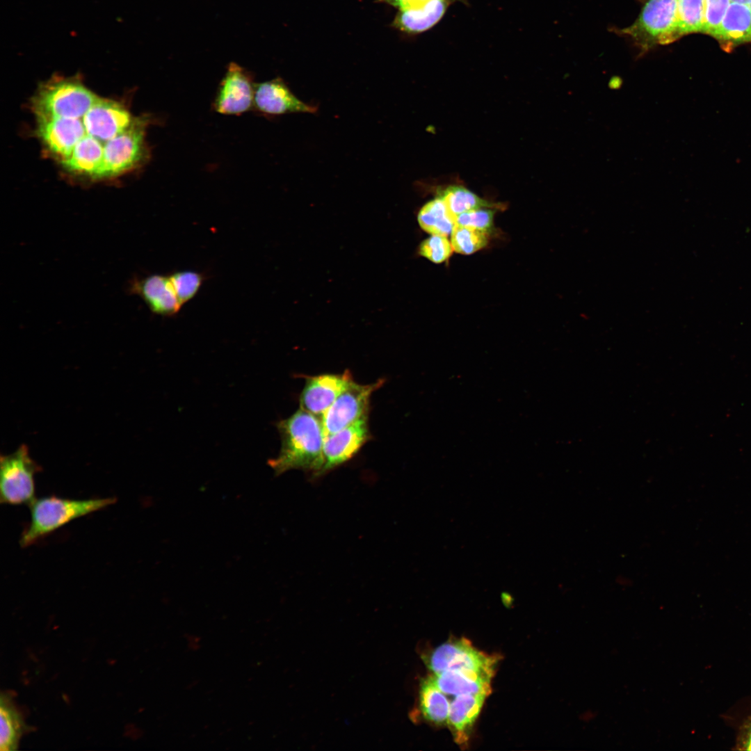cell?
Instances as JSON below:
<instances>
[{"label":"cell","instance_id":"7402d4cb","mask_svg":"<svg viewBox=\"0 0 751 751\" xmlns=\"http://www.w3.org/2000/svg\"><path fill=\"white\" fill-rule=\"evenodd\" d=\"M168 275L181 306L197 294L206 279L204 273L193 270H177Z\"/></svg>","mask_w":751,"mask_h":751},{"label":"cell","instance_id":"4dcf8cb0","mask_svg":"<svg viewBox=\"0 0 751 751\" xmlns=\"http://www.w3.org/2000/svg\"><path fill=\"white\" fill-rule=\"evenodd\" d=\"M730 1H732V2H734V3H738L745 4V5H750L751 4V0H730Z\"/></svg>","mask_w":751,"mask_h":751},{"label":"cell","instance_id":"e0dca14e","mask_svg":"<svg viewBox=\"0 0 751 751\" xmlns=\"http://www.w3.org/2000/svg\"><path fill=\"white\" fill-rule=\"evenodd\" d=\"M26 729L21 714L13 706L8 695L0 699V750H15L21 736Z\"/></svg>","mask_w":751,"mask_h":751},{"label":"cell","instance_id":"7c38bea8","mask_svg":"<svg viewBox=\"0 0 751 751\" xmlns=\"http://www.w3.org/2000/svg\"><path fill=\"white\" fill-rule=\"evenodd\" d=\"M132 293L139 296L153 313L173 316L181 308L169 275L152 274L135 279L130 284Z\"/></svg>","mask_w":751,"mask_h":751},{"label":"cell","instance_id":"f1b7e54d","mask_svg":"<svg viewBox=\"0 0 751 751\" xmlns=\"http://www.w3.org/2000/svg\"><path fill=\"white\" fill-rule=\"evenodd\" d=\"M186 645L191 650H197L201 646V638L197 635L188 634L186 636Z\"/></svg>","mask_w":751,"mask_h":751},{"label":"cell","instance_id":"9a60e30c","mask_svg":"<svg viewBox=\"0 0 751 751\" xmlns=\"http://www.w3.org/2000/svg\"><path fill=\"white\" fill-rule=\"evenodd\" d=\"M715 38L730 45L751 42L750 8L748 5L731 3Z\"/></svg>","mask_w":751,"mask_h":751},{"label":"cell","instance_id":"2e32d148","mask_svg":"<svg viewBox=\"0 0 751 751\" xmlns=\"http://www.w3.org/2000/svg\"><path fill=\"white\" fill-rule=\"evenodd\" d=\"M485 695H460L451 702L447 723L458 742L466 741V732L477 718Z\"/></svg>","mask_w":751,"mask_h":751},{"label":"cell","instance_id":"d6986e66","mask_svg":"<svg viewBox=\"0 0 751 751\" xmlns=\"http://www.w3.org/2000/svg\"><path fill=\"white\" fill-rule=\"evenodd\" d=\"M417 220L420 227L432 235L448 236L455 225L440 197L426 203L420 209Z\"/></svg>","mask_w":751,"mask_h":751},{"label":"cell","instance_id":"52a82bcc","mask_svg":"<svg viewBox=\"0 0 751 751\" xmlns=\"http://www.w3.org/2000/svg\"><path fill=\"white\" fill-rule=\"evenodd\" d=\"M426 663L434 674L452 669H469L493 675L496 659L476 649L468 640L461 638L437 647Z\"/></svg>","mask_w":751,"mask_h":751},{"label":"cell","instance_id":"4316f807","mask_svg":"<svg viewBox=\"0 0 751 751\" xmlns=\"http://www.w3.org/2000/svg\"><path fill=\"white\" fill-rule=\"evenodd\" d=\"M430 0H378V2L389 4L398 10L415 8L424 5Z\"/></svg>","mask_w":751,"mask_h":751},{"label":"cell","instance_id":"484cf974","mask_svg":"<svg viewBox=\"0 0 751 751\" xmlns=\"http://www.w3.org/2000/svg\"><path fill=\"white\" fill-rule=\"evenodd\" d=\"M730 0H704L703 33L716 36Z\"/></svg>","mask_w":751,"mask_h":751},{"label":"cell","instance_id":"ba28073f","mask_svg":"<svg viewBox=\"0 0 751 751\" xmlns=\"http://www.w3.org/2000/svg\"><path fill=\"white\" fill-rule=\"evenodd\" d=\"M255 86L250 74L235 63L228 65L212 103L223 115H241L254 108Z\"/></svg>","mask_w":751,"mask_h":751},{"label":"cell","instance_id":"ac0fdd59","mask_svg":"<svg viewBox=\"0 0 751 751\" xmlns=\"http://www.w3.org/2000/svg\"><path fill=\"white\" fill-rule=\"evenodd\" d=\"M446 694L435 684L431 676L423 681L419 693L423 716L437 725L447 723L450 704Z\"/></svg>","mask_w":751,"mask_h":751},{"label":"cell","instance_id":"f546056e","mask_svg":"<svg viewBox=\"0 0 751 751\" xmlns=\"http://www.w3.org/2000/svg\"><path fill=\"white\" fill-rule=\"evenodd\" d=\"M595 717V713L593 711H588L582 713L580 716V719L583 721H590Z\"/></svg>","mask_w":751,"mask_h":751},{"label":"cell","instance_id":"44dd1931","mask_svg":"<svg viewBox=\"0 0 751 751\" xmlns=\"http://www.w3.org/2000/svg\"><path fill=\"white\" fill-rule=\"evenodd\" d=\"M679 33L702 32L704 24V0H677Z\"/></svg>","mask_w":751,"mask_h":751},{"label":"cell","instance_id":"d4e9b609","mask_svg":"<svg viewBox=\"0 0 751 751\" xmlns=\"http://www.w3.org/2000/svg\"><path fill=\"white\" fill-rule=\"evenodd\" d=\"M494 211L486 208H480L459 215L455 224L488 232L493 225Z\"/></svg>","mask_w":751,"mask_h":751},{"label":"cell","instance_id":"5bb4252c","mask_svg":"<svg viewBox=\"0 0 751 751\" xmlns=\"http://www.w3.org/2000/svg\"><path fill=\"white\" fill-rule=\"evenodd\" d=\"M455 0H430L419 7L398 10L391 26L402 32L417 34L435 26Z\"/></svg>","mask_w":751,"mask_h":751},{"label":"cell","instance_id":"6da1fadb","mask_svg":"<svg viewBox=\"0 0 751 751\" xmlns=\"http://www.w3.org/2000/svg\"><path fill=\"white\" fill-rule=\"evenodd\" d=\"M69 108L79 115L84 128V137L62 165L70 170L81 172H92L104 168L108 149L130 128L136 118L121 104L100 97L88 88Z\"/></svg>","mask_w":751,"mask_h":751},{"label":"cell","instance_id":"603a6c76","mask_svg":"<svg viewBox=\"0 0 751 751\" xmlns=\"http://www.w3.org/2000/svg\"><path fill=\"white\" fill-rule=\"evenodd\" d=\"M487 233L455 224L451 234L453 250L462 255H471L483 248L487 243Z\"/></svg>","mask_w":751,"mask_h":751},{"label":"cell","instance_id":"30bf717a","mask_svg":"<svg viewBox=\"0 0 751 751\" xmlns=\"http://www.w3.org/2000/svg\"><path fill=\"white\" fill-rule=\"evenodd\" d=\"M253 108L266 115L317 111L316 106L299 99L280 77L255 83Z\"/></svg>","mask_w":751,"mask_h":751},{"label":"cell","instance_id":"1f68e13d","mask_svg":"<svg viewBox=\"0 0 751 751\" xmlns=\"http://www.w3.org/2000/svg\"><path fill=\"white\" fill-rule=\"evenodd\" d=\"M750 9H751V4L750 5Z\"/></svg>","mask_w":751,"mask_h":751},{"label":"cell","instance_id":"7a4b0ae2","mask_svg":"<svg viewBox=\"0 0 751 751\" xmlns=\"http://www.w3.org/2000/svg\"><path fill=\"white\" fill-rule=\"evenodd\" d=\"M281 438L277 456L268 464L275 475L291 469L320 476L323 465L324 430L317 416L300 407L289 417L276 423Z\"/></svg>","mask_w":751,"mask_h":751},{"label":"cell","instance_id":"8fae6325","mask_svg":"<svg viewBox=\"0 0 751 751\" xmlns=\"http://www.w3.org/2000/svg\"><path fill=\"white\" fill-rule=\"evenodd\" d=\"M352 380L349 372L307 378L300 397V408L316 416H323Z\"/></svg>","mask_w":751,"mask_h":751},{"label":"cell","instance_id":"5b68a950","mask_svg":"<svg viewBox=\"0 0 751 751\" xmlns=\"http://www.w3.org/2000/svg\"><path fill=\"white\" fill-rule=\"evenodd\" d=\"M41 467L29 455L26 445L0 458V501L10 505H29L35 498L34 476Z\"/></svg>","mask_w":751,"mask_h":751},{"label":"cell","instance_id":"4fadbf2b","mask_svg":"<svg viewBox=\"0 0 751 751\" xmlns=\"http://www.w3.org/2000/svg\"><path fill=\"white\" fill-rule=\"evenodd\" d=\"M492 675L469 669L447 670L431 676L435 684L445 694L489 695Z\"/></svg>","mask_w":751,"mask_h":751},{"label":"cell","instance_id":"ffe728a7","mask_svg":"<svg viewBox=\"0 0 751 751\" xmlns=\"http://www.w3.org/2000/svg\"><path fill=\"white\" fill-rule=\"evenodd\" d=\"M444 202L454 220L465 212L480 208H489L491 204L461 186H451L439 196Z\"/></svg>","mask_w":751,"mask_h":751},{"label":"cell","instance_id":"9c48e42d","mask_svg":"<svg viewBox=\"0 0 751 751\" xmlns=\"http://www.w3.org/2000/svg\"><path fill=\"white\" fill-rule=\"evenodd\" d=\"M369 438L367 416L342 430L325 435L320 476L351 459Z\"/></svg>","mask_w":751,"mask_h":751},{"label":"cell","instance_id":"8992f818","mask_svg":"<svg viewBox=\"0 0 751 751\" xmlns=\"http://www.w3.org/2000/svg\"><path fill=\"white\" fill-rule=\"evenodd\" d=\"M383 382L384 380L380 379L372 384L361 385L353 380L322 416L325 436L366 417L370 397Z\"/></svg>","mask_w":751,"mask_h":751},{"label":"cell","instance_id":"277c9868","mask_svg":"<svg viewBox=\"0 0 751 751\" xmlns=\"http://www.w3.org/2000/svg\"><path fill=\"white\" fill-rule=\"evenodd\" d=\"M620 32L643 51L674 42L681 37L677 0H647L635 22Z\"/></svg>","mask_w":751,"mask_h":751},{"label":"cell","instance_id":"83f0119b","mask_svg":"<svg viewBox=\"0 0 751 751\" xmlns=\"http://www.w3.org/2000/svg\"><path fill=\"white\" fill-rule=\"evenodd\" d=\"M740 745L743 750H751V720L745 725L741 737Z\"/></svg>","mask_w":751,"mask_h":751},{"label":"cell","instance_id":"cb8c5ba5","mask_svg":"<svg viewBox=\"0 0 751 751\" xmlns=\"http://www.w3.org/2000/svg\"><path fill=\"white\" fill-rule=\"evenodd\" d=\"M453 251L451 243L447 236L441 235H432L419 246V254L435 264L446 261Z\"/></svg>","mask_w":751,"mask_h":751},{"label":"cell","instance_id":"3957f363","mask_svg":"<svg viewBox=\"0 0 751 751\" xmlns=\"http://www.w3.org/2000/svg\"><path fill=\"white\" fill-rule=\"evenodd\" d=\"M115 497L72 499L56 496L35 499L29 505L31 519L19 544L27 547L71 521L102 510L116 502Z\"/></svg>","mask_w":751,"mask_h":751}]
</instances>
